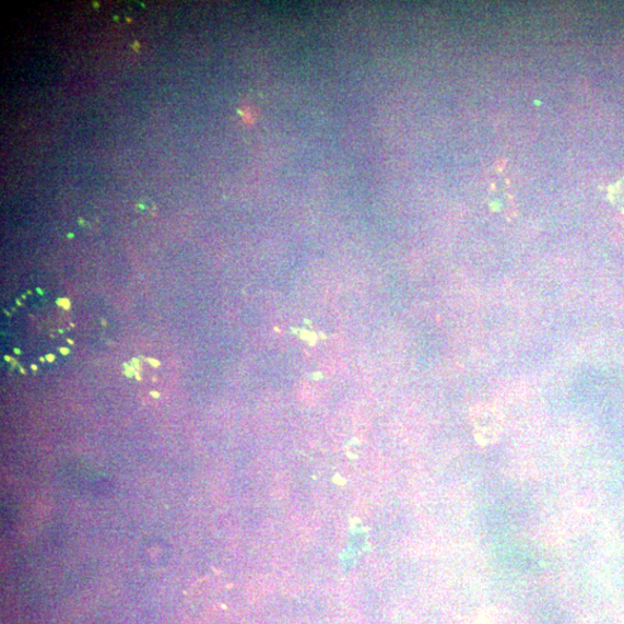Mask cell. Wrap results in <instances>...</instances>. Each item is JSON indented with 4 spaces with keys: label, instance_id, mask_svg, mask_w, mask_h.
I'll list each match as a JSON object with an SVG mask.
<instances>
[{
    "label": "cell",
    "instance_id": "cell-1",
    "mask_svg": "<svg viewBox=\"0 0 624 624\" xmlns=\"http://www.w3.org/2000/svg\"><path fill=\"white\" fill-rule=\"evenodd\" d=\"M475 438L481 447H491L498 441L503 431L501 412L486 404H479L472 411Z\"/></svg>",
    "mask_w": 624,
    "mask_h": 624
}]
</instances>
